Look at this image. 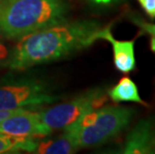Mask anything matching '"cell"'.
I'll return each mask as SVG.
<instances>
[{
  "label": "cell",
  "instance_id": "1",
  "mask_svg": "<svg viewBox=\"0 0 155 154\" xmlns=\"http://www.w3.org/2000/svg\"><path fill=\"white\" fill-rule=\"evenodd\" d=\"M103 27L96 20L65 21L21 38L12 48L8 67L25 70L49 63L90 47Z\"/></svg>",
  "mask_w": 155,
  "mask_h": 154
},
{
  "label": "cell",
  "instance_id": "2",
  "mask_svg": "<svg viewBox=\"0 0 155 154\" xmlns=\"http://www.w3.org/2000/svg\"><path fill=\"white\" fill-rule=\"evenodd\" d=\"M69 13L66 0H0V36L20 40L67 21Z\"/></svg>",
  "mask_w": 155,
  "mask_h": 154
},
{
  "label": "cell",
  "instance_id": "3",
  "mask_svg": "<svg viewBox=\"0 0 155 154\" xmlns=\"http://www.w3.org/2000/svg\"><path fill=\"white\" fill-rule=\"evenodd\" d=\"M135 113L136 111L132 107L101 106L89 111L64 129L74 136L78 149L98 146L123 132Z\"/></svg>",
  "mask_w": 155,
  "mask_h": 154
},
{
  "label": "cell",
  "instance_id": "4",
  "mask_svg": "<svg viewBox=\"0 0 155 154\" xmlns=\"http://www.w3.org/2000/svg\"><path fill=\"white\" fill-rule=\"evenodd\" d=\"M107 101V91L102 87L89 89L68 102L57 104L40 113V118L51 130L64 129L89 111L103 106Z\"/></svg>",
  "mask_w": 155,
  "mask_h": 154
},
{
  "label": "cell",
  "instance_id": "5",
  "mask_svg": "<svg viewBox=\"0 0 155 154\" xmlns=\"http://www.w3.org/2000/svg\"><path fill=\"white\" fill-rule=\"evenodd\" d=\"M60 99L46 83L35 79H19L0 83V110L50 104Z\"/></svg>",
  "mask_w": 155,
  "mask_h": 154
},
{
  "label": "cell",
  "instance_id": "6",
  "mask_svg": "<svg viewBox=\"0 0 155 154\" xmlns=\"http://www.w3.org/2000/svg\"><path fill=\"white\" fill-rule=\"evenodd\" d=\"M52 132L42 122L40 113L25 108L0 120V133L11 136L44 137Z\"/></svg>",
  "mask_w": 155,
  "mask_h": 154
},
{
  "label": "cell",
  "instance_id": "7",
  "mask_svg": "<svg viewBox=\"0 0 155 154\" xmlns=\"http://www.w3.org/2000/svg\"><path fill=\"white\" fill-rule=\"evenodd\" d=\"M122 153L155 154V116L141 119L127 134Z\"/></svg>",
  "mask_w": 155,
  "mask_h": 154
},
{
  "label": "cell",
  "instance_id": "8",
  "mask_svg": "<svg viewBox=\"0 0 155 154\" xmlns=\"http://www.w3.org/2000/svg\"><path fill=\"white\" fill-rule=\"evenodd\" d=\"M98 39H103L111 44L113 50V62L115 68L121 73H129L136 67L134 43L132 40H117L111 33L110 25L103 26L98 33Z\"/></svg>",
  "mask_w": 155,
  "mask_h": 154
},
{
  "label": "cell",
  "instance_id": "9",
  "mask_svg": "<svg viewBox=\"0 0 155 154\" xmlns=\"http://www.w3.org/2000/svg\"><path fill=\"white\" fill-rule=\"evenodd\" d=\"M78 150L74 136L64 129L62 135L53 139L37 142L33 153L39 154H70Z\"/></svg>",
  "mask_w": 155,
  "mask_h": 154
},
{
  "label": "cell",
  "instance_id": "10",
  "mask_svg": "<svg viewBox=\"0 0 155 154\" xmlns=\"http://www.w3.org/2000/svg\"><path fill=\"white\" fill-rule=\"evenodd\" d=\"M107 95L114 103L135 102L144 106L147 105L140 97L137 85L128 76L122 77L113 87L108 89Z\"/></svg>",
  "mask_w": 155,
  "mask_h": 154
},
{
  "label": "cell",
  "instance_id": "11",
  "mask_svg": "<svg viewBox=\"0 0 155 154\" xmlns=\"http://www.w3.org/2000/svg\"><path fill=\"white\" fill-rule=\"evenodd\" d=\"M37 141L33 137L11 136L0 133V154L18 151L33 152Z\"/></svg>",
  "mask_w": 155,
  "mask_h": 154
},
{
  "label": "cell",
  "instance_id": "12",
  "mask_svg": "<svg viewBox=\"0 0 155 154\" xmlns=\"http://www.w3.org/2000/svg\"><path fill=\"white\" fill-rule=\"evenodd\" d=\"M129 17L130 20L136 26H138L141 31L150 36L151 49L155 51V23H149L136 14H131Z\"/></svg>",
  "mask_w": 155,
  "mask_h": 154
},
{
  "label": "cell",
  "instance_id": "13",
  "mask_svg": "<svg viewBox=\"0 0 155 154\" xmlns=\"http://www.w3.org/2000/svg\"><path fill=\"white\" fill-rule=\"evenodd\" d=\"M12 49L4 43V41L0 38V70L5 67H8L11 59Z\"/></svg>",
  "mask_w": 155,
  "mask_h": 154
},
{
  "label": "cell",
  "instance_id": "14",
  "mask_svg": "<svg viewBox=\"0 0 155 154\" xmlns=\"http://www.w3.org/2000/svg\"><path fill=\"white\" fill-rule=\"evenodd\" d=\"M140 7L150 18L155 19V0H136Z\"/></svg>",
  "mask_w": 155,
  "mask_h": 154
},
{
  "label": "cell",
  "instance_id": "15",
  "mask_svg": "<svg viewBox=\"0 0 155 154\" xmlns=\"http://www.w3.org/2000/svg\"><path fill=\"white\" fill-rule=\"evenodd\" d=\"M23 108H18V109H12V110H0V120L6 118V117L12 115V114H14L16 112H18V111L22 110Z\"/></svg>",
  "mask_w": 155,
  "mask_h": 154
},
{
  "label": "cell",
  "instance_id": "16",
  "mask_svg": "<svg viewBox=\"0 0 155 154\" xmlns=\"http://www.w3.org/2000/svg\"><path fill=\"white\" fill-rule=\"evenodd\" d=\"M86 1L95 5H109L116 0H86Z\"/></svg>",
  "mask_w": 155,
  "mask_h": 154
}]
</instances>
